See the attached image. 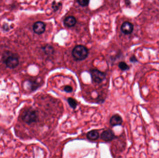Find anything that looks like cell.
<instances>
[{
    "label": "cell",
    "mask_w": 159,
    "mask_h": 158,
    "mask_svg": "<svg viewBox=\"0 0 159 158\" xmlns=\"http://www.w3.org/2000/svg\"><path fill=\"white\" fill-rule=\"evenodd\" d=\"M99 134L98 131L95 130L90 131L87 133V137L90 140H96L99 138Z\"/></svg>",
    "instance_id": "obj_10"
},
{
    "label": "cell",
    "mask_w": 159,
    "mask_h": 158,
    "mask_svg": "<svg viewBox=\"0 0 159 158\" xmlns=\"http://www.w3.org/2000/svg\"><path fill=\"white\" fill-rule=\"evenodd\" d=\"M46 26L42 21H37L33 26V30L36 34L41 35L45 31Z\"/></svg>",
    "instance_id": "obj_5"
},
{
    "label": "cell",
    "mask_w": 159,
    "mask_h": 158,
    "mask_svg": "<svg viewBox=\"0 0 159 158\" xmlns=\"http://www.w3.org/2000/svg\"><path fill=\"white\" fill-rule=\"evenodd\" d=\"M43 51L46 54L50 55L53 54L54 52V49L53 47L50 45H46L43 48Z\"/></svg>",
    "instance_id": "obj_11"
},
{
    "label": "cell",
    "mask_w": 159,
    "mask_h": 158,
    "mask_svg": "<svg viewBox=\"0 0 159 158\" xmlns=\"http://www.w3.org/2000/svg\"><path fill=\"white\" fill-rule=\"evenodd\" d=\"M76 23V20L73 16H68L64 20V24L66 27L71 28Z\"/></svg>",
    "instance_id": "obj_9"
},
{
    "label": "cell",
    "mask_w": 159,
    "mask_h": 158,
    "mask_svg": "<svg viewBox=\"0 0 159 158\" xmlns=\"http://www.w3.org/2000/svg\"><path fill=\"white\" fill-rule=\"evenodd\" d=\"M64 91L67 93L72 92L73 88L70 86H66L64 88Z\"/></svg>",
    "instance_id": "obj_16"
},
{
    "label": "cell",
    "mask_w": 159,
    "mask_h": 158,
    "mask_svg": "<svg viewBox=\"0 0 159 158\" xmlns=\"http://www.w3.org/2000/svg\"><path fill=\"white\" fill-rule=\"evenodd\" d=\"M3 61L9 69L15 68L18 66L19 63L18 55L10 52H6L3 54Z\"/></svg>",
    "instance_id": "obj_1"
},
{
    "label": "cell",
    "mask_w": 159,
    "mask_h": 158,
    "mask_svg": "<svg viewBox=\"0 0 159 158\" xmlns=\"http://www.w3.org/2000/svg\"><path fill=\"white\" fill-rule=\"evenodd\" d=\"M77 2H78V4L82 7H85V6H88L89 4V1H86V0H79L77 1Z\"/></svg>",
    "instance_id": "obj_15"
},
{
    "label": "cell",
    "mask_w": 159,
    "mask_h": 158,
    "mask_svg": "<svg viewBox=\"0 0 159 158\" xmlns=\"http://www.w3.org/2000/svg\"><path fill=\"white\" fill-rule=\"evenodd\" d=\"M118 66L119 68L121 70L123 71L128 70L130 69V67H129V65L124 62H120V63L119 64Z\"/></svg>",
    "instance_id": "obj_13"
},
{
    "label": "cell",
    "mask_w": 159,
    "mask_h": 158,
    "mask_svg": "<svg viewBox=\"0 0 159 158\" xmlns=\"http://www.w3.org/2000/svg\"><path fill=\"white\" fill-rule=\"evenodd\" d=\"M123 118L118 114H116L112 116L110 120V123L112 126L121 125L123 123Z\"/></svg>",
    "instance_id": "obj_8"
},
{
    "label": "cell",
    "mask_w": 159,
    "mask_h": 158,
    "mask_svg": "<svg viewBox=\"0 0 159 158\" xmlns=\"http://www.w3.org/2000/svg\"><path fill=\"white\" fill-rule=\"evenodd\" d=\"M88 50L87 48L81 45L74 47L72 52L74 58L76 61H83L88 56Z\"/></svg>",
    "instance_id": "obj_3"
},
{
    "label": "cell",
    "mask_w": 159,
    "mask_h": 158,
    "mask_svg": "<svg viewBox=\"0 0 159 158\" xmlns=\"http://www.w3.org/2000/svg\"><path fill=\"white\" fill-rule=\"evenodd\" d=\"M22 119L24 122L28 124H31L36 123L38 120V116L36 111L30 108L25 110L22 113Z\"/></svg>",
    "instance_id": "obj_2"
},
{
    "label": "cell",
    "mask_w": 159,
    "mask_h": 158,
    "mask_svg": "<svg viewBox=\"0 0 159 158\" xmlns=\"http://www.w3.org/2000/svg\"><path fill=\"white\" fill-rule=\"evenodd\" d=\"M121 29L125 35H130L133 31V26L130 22H124L121 26Z\"/></svg>",
    "instance_id": "obj_6"
},
{
    "label": "cell",
    "mask_w": 159,
    "mask_h": 158,
    "mask_svg": "<svg viewBox=\"0 0 159 158\" xmlns=\"http://www.w3.org/2000/svg\"><path fill=\"white\" fill-rule=\"evenodd\" d=\"M116 137L115 133L110 130H106L103 132L101 135V138L105 141H110L113 140Z\"/></svg>",
    "instance_id": "obj_7"
},
{
    "label": "cell",
    "mask_w": 159,
    "mask_h": 158,
    "mask_svg": "<svg viewBox=\"0 0 159 158\" xmlns=\"http://www.w3.org/2000/svg\"><path fill=\"white\" fill-rule=\"evenodd\" d=\"M130 61L131 62L135 63L137 61V58L135 57V56H132L130 58Z\"/></svg>",
    "instance_id": "obj_17"
},
{
    "label": "cell",
    "mask_w": 159,
    "mask_h": 158,
    "mask_svg": "<svg viewBox=\"0 0 159 158\" xmlns=\"http://www.w3.org/2000/svg\"><path fill=\"white\" fill-rule=\"evenodd\" d=\"M90 72L92 81L95 83H101L106 77L105 73L97 69L91 70Z\"/></svg>",
    "instance_id": "obj_4"
},
{
    "label": "cell",
    "mask_w": 159,
    "mask_h": 158,
    "mask_svg": "<svg viewBox=\"0 0 159 158\" xmlns=\"http://www.w3.org/2000/svg\"><path fill=\"white\" fill-rule=\"evenodd\" d=\"M61 6V3L58 2L57 3L55 2H54L52 4V8L54 10V11H57L59 9L60 6Z\"/></svg>",
    "instance_id": "obj_14"
},
{
    "label": "cell",
    "mask_w": 159,
    "mask_h": 158,
    "mask_svg": "<svg viewBox=\"0 0 159 158\" xmlns=\"http://www.w3.org/2000/svg\"><path fill=\"white\" fill-rule=\"evenodd\" d=\"M67 102L69 104V106L72 108L73 109H74L76 108L77 106V102L75 99L69 97L67 99Z\"/></svg>",
    "instance_id": "obj_12"
}]
</instances>
